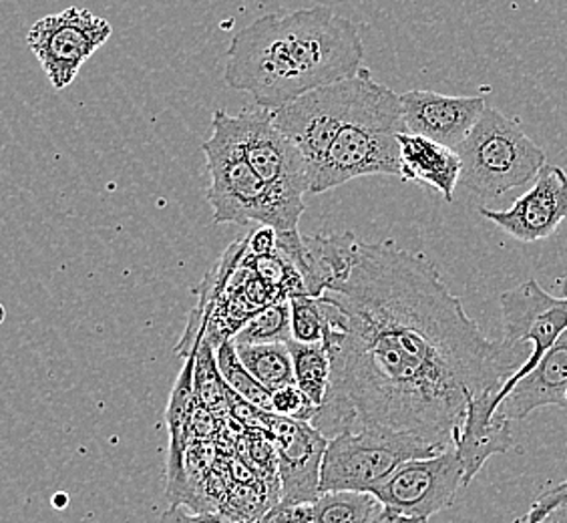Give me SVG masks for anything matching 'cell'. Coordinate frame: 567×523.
Instances as JSON below:
<instances>
[{
	"label": "cell",
	"mask_w": 567,
	"mask_h": 523,
	"mask_svg": "<svg viewBox=\"0 0 567 523\" xmlns=\"http://www.w3.org/2000/svg\"><path fill=\"white\" fill-rule=\"evenodd\" d=\"M231 123L240 137L246 160L272 192L290 226L298 229L308 194L305 155L274 125V111H241L231 115Z\"/></svg>",
	"instance_id": "obj_7"
},
{
	"label": "cell",
	"mask_w": 567,
	"mask_h": 523,
	"mask_svg": "<svg viewBox=\"0 0 567 523\" xmlns=\"http://www.w3.org/2000/svg\"><path fill=\"white\" fill-rule=\"evenodd\" d=\"M493 394L495 392L471 397L463 425L453 441L465 469V488L477 478L489 459L507 453L515 445L512 421L499 413L497 404L493 403Z\"/></svg>",
	"instance_id": "obj_16"
},
{
	"label": "cell",
	"mask_w": 567,
	"mask_h": 523,
	"mask_svg": "<svg viewBox=\"0 0 567 523\" xmlns=\"http://www.w3.org/2000/svg\"><path fill=\"white\" fill-rule=\"evenodd\" d=\"M157 523H240L234 522L228 515H221V513H196L189 512L187 507H184L182 503L177 505H169V510L164 512V515L159 517Z\"/></svg>",
	"instance_id": "obj_30"
},
{
	"label": "cell",
	"mask_w": 567,
	"mask_h": 523,
	"mask_svg": "<svg viewBox=\"0 0 567 523\" xmlns=\"http://www.w3.org/2000/svg\"><path fill=\"white\" fill-rule=\"evenodd\" d=\"M292 338L290 327V300H278L251 315L244 327L231 337L234 345H270L288 342Z\"/></svg>",
	"instance_id": "obj_25"
},
{
	"label": "cell",
	"mask_w": 567,
	"mask_h": 523,
	"mask_svg": "<svg viewBox=\"0 0 567 523\" xmlns=\"http://www.w3.org/2000/svg\"><path fill=\"white\" fill-rule=\"evenodd\" d=\"M206 155L209 187L206 199L214 212V224H240L258 222L272 226L276 232H292L272 192L254 172L240 137L234 130L231 115L216 111L212 117V137L202 145Z\"/></svg>",
	"instance_id": "obj_5"
},
{
	"label": "cell",
	"mask_w": 567,
	"mask_h": 523,
	"mask_svg": "<svg viewBox=\"0 0 567 523\" xmlns=\"http://www.w3.org/2000/svg\"><path fill=\"white\" fill-rule=\"evenodd\" d=\"M330 355L322 435L389 431L445 449L467 401L497 392L532 349L489 340L425 254L359 242L349 273L322 296Z\"/></svg>",
	"instance_id": "obj_1"
},
{
	"label": "cell",
	"mask_w": 567,
	"mask_h": 523,
	"mask_svg": "<svg viewBox=\"0 0 567 523\" xmlns=\"http://www.w3.org/2000/svg\"><path fill=\"white\" fill-rule=\"evenodd\" d=\"M513 523H567V480L544 491Z\"/></svg>",
	"instance_id": "obj_27"
},
{
	"label": "cell",
	"mask_w": 567,
	"mask_h": 523,
	"mask_svg": "<svg viewBox=\"0 0 567 523\" xmlns=\"http://www.w3.org/2000/svg\"><path fill=\"white\" fill-rule=\"evenodd\" d=\"M216 362H218V371L224 382L229 389L238 392L241 399H246L248 403L256 404L258 409L272 413V391L266 389L262 382L256 381L251 377V372L241 365L240 357L236 352V347L229 340L219 342L216 349Z\"/></svg>",
	"instance_id": "obj_24"
},
{
	"label": "cell",
	"mask_w": 567,
	"mask_h": 523,
	"mask_svg": "<svg viewBox=\"0 0 567 523\" xmlns=\"http://www.w3.org/2000/svg\"><path fill=\"white\" fill-rule=\"evenodd\" d=\"M463 478L465 469L457 449L451 445L431 458L404 461L372 493L399 512L431 520L455 502L461 488H465Z\"/></svg>",
	"instance_id": "obj_11"
},
{
	"label": "cell",
	"mask_w": 567,
	"mask_h": 523,
	"mask_svg": "<svg viewBox=\"0 0 567 523\" xmlns=\"http://www.w3.org/2000/svg\"><path fill=\"white\" fill-rule=\"evenodd\" d=\"M503 315V340L515 347L532 349L524 365L513 372L502 389L493 394V403H503L525 375L534 371L547 350L554 347L559 335L567 328V296L546 293L537 280L529 278L499 296Z\"/></svg>",
	"instance_id": "obj_8"
},
{
	"label": "cell",
	"mask_w": 567,
	"mask_h": 523,
	"mask_svg": "<svg viewBox=\"0 0 567 523\" xmlns=\"http://www.w3.org/2000/svg\"><path fill=\"white\" fill-rule=\"evenodd\" d=\"M240 357L241 365L251 372L256 381L262 382L266 389H278L295 382L292 357L286 342L270 345H234Z\"/></svg>",
	"instance_id": "obj_21"
},
{
	"label": "cell",
	"mask_w": 567,
	"mask_h": 523,
	"mask_svg": "<svg viewBox=\"0 0 567 523\" xmlns=\"http://www.w3.org/2000/svg\"><path fill=\"white\" fill-rule=\"evenodd\" d=\"M113 27L87 9H65L47 14L27 33V47L43 66L51 85L63 91L75 81L81 66L110 41Z\"/></svg>",
	"instance_id": "obj_10"
},
{
	"label": "cell",
	"mask_w": 567,
	"mask_h": 523,
	"mask_svg": "<svg viewBox=\"0 0 567 523\" xmlns=\"http://www.w3.org/2000/svg\"><path fill=\"white\" fill-rule=\"evenodd\" d=\"M401 98L406 133L457 150L487 107L483 98H455L435 91H406Z\"/></svg>",
	"instance_id": "obj_14"
},
{
	"label": "cell",
	"mask_w": 567,
	"mask_h": 523,
	"mask_svg": "<svg viewBox=\"0 0 567 523\" xmlns=\"http://www.w3.org/2000/svg\"><path fill=\"white\" fill-rule=\"evenodd\" d=\"M266 433L272 439L278 459L280 500L317 502L320 495V468L328 439L318 429L280 414H268Z\"/></svg>",
	"instance_id": "obj_12"
},
{
	"label": "cell",
	"mask_w": 567,
	"mask_h": 523,
	"mask_svg": "<svg viewBox=\"0 0 567 523\" xmlns=\"http://www.w3.org/2000/svg\"><path fill=\"white\" fill-rule=\"evenodd\" d=\"M290 300V327L292 338L300 342H322L327 330V315L320 298L292 296Z\"/></svg>",
	"instance_id": "obj_26"
},
{
	"label": "cell",
	"mask_w": 567,
	"mask_h": 523,
	"mask_svg": "<svg viewBox=\"0 0 567 523\" xmlns=\"http://www.w3.org/2000/svg\"><path fill=\"white\" fill-rule=\"evenodd\" d=\"M401 98L369 73L349 117L308 175V194H324L367 175L401 177Z\"/></svg>",
	"instance_id": "obj_3"
},
{
	"label": "cell",
	"mask_w": 567,
	"mask_h": 523,
	"mask_svg": "<svg viewBox=\"0 0 567 523\" xmlns=\"http://www.w3.org/2000/svg\"><path fill=\"white\" fill-rule=\"evenodd\" d=\"M429 520L425 517H416V515H409V513L399 512L391 505L381 503V507L372 513L371 520L367 523H426Z\"/></svg>",
	"instance_id": "obj_32"
},
{
	"label": "cell",
	"mask_w": 567,
	"mask_h": 523,
	"mask_svg": "<svg viewBox=\"0 0 567 523\" xmlns=\"http://www.w3.org/2000/svg\"><path fill=\"white\" fill-rule=\"evenodd\" d=\"M441 451L443 449L403 433L344 431L328 439L320 468V493L372 491L404 461L431 458Z\"/></svg>",
	"instance_id": "obj_6"
},
{
	"label": "cell",
	"mask_w": 567,
	"mask_h": 523,
	"mask_svg": "<svg viewBox=\"0 0 567 523\" xmlns=\"http://www.w3.org/2000/svg\"><path fill=\"white\" fill-rule=\"evenodd\" d=\"M286 345L292 357L296 387L320 407L330 381V355L324 342H300L290 338Z\"/></svg>",
	"instance_id": "obj_20"
},
{
	"label": "cell",
	"mask_w": 567,
	"mask_h": 523,
	"mask_svg": "<svg viewBox=\"0 0 567 523\" xmlns=\"http://www.w3.org/2000/svg\"><path fill=\"white\" fill-rule=\"evenodd\" d=\"M369 73L367 66H360L354 75L312 89L274 111V125L305 155L308 175L320 164L328 145L349 117Z\"/></svg>",
	"instance_id": "obj_9"
},
{
	"label": "cell",
	"mask_w": 567,
	"mask_h": 523,
	"mask_svg": "<svg viewBox=\"0 0 567 523\" xmlns=\"http://www.w3.org/2000/svg\"><path fill=\"white\" fill-rule=\"evenodd\" d=\"M359 240L352 232L328 236H302L298 229L278 232L276 248L295 264L305 284L306 296H322L330 284L349 273Z\"/></svg>",
	"instance_id": "obj_15"
},
{
	"label": "cell",
	"mask_w": 567,
	"mask_h": 523,
	"mask_svg": "<svg viewBox=\"0 0 567 523\" xmlns=\"http://www.w3.org/2000/svg\"><path fill=\"white\" fill-rule=\"evenodd\" d=\"M546 407H559L567 411V328L534 371L525 375L507 392L499 404V413L509 421H522Z\"/></svg>",
	"instance_id": "obj_17"
},
{
	"label": "cell",
	"mask_w": 567,
	"mask_h": 523,
	"mask_svg": "<svg viewBox=\"0 0 567 523\" xmlns=\"http://www.w3.org/2000/svg\"><path fill=\"white\" fill-rule=\"evenodd\" d=\"M4 318H7V308H4V305H0V327L4 325Z\"/></svg>",
	"instance_id": "obj_34"
},
{
	"label": "cell",
	"mask_w": 567,
	"mask_h": 523,
	"mask_svg": "<svg viewBox=\"0 0 567 523\" xmlns=\"http://www.w3.org/2000/svg\"><path fill=\"white\" fill-rule=\"evenodd\" d=\"M194 399L209 413L228 414V384L221 379L216 362V350L206 337H199L194 349Z\"/></svg>",
	"instance_id": "obj_23"
},
{
	"label": "cell",
	"mask_w": 567,
	"mask_h": 523,
	"mask_svg": "<svg viewBox=\"0 0 567 523\" xmlns=\"http://www.w3.org/2000/svg\"><path fill=\"white\" fill-rule=\"evenodd\" d=\"M481 216L493 222L513 240L534 244L549 238L567 218V174L559 165L546 164L535 184L507 209L481 207Z\"/></svg>",
	"instance_id": "obj_13"
},
{
	"label": "cell",
	"mask_w": 567,
	"mask_h": 523,
	"mask_svg": "<svg viewBox=\"0 0 567 523\" xmlns=\"http://www.w3.org/2000/svg\"><path fill=\"white\" fill-rule=\"evenodd\" d=\"M455 152L461 160L458 184L481 197L525 186L547 164L546 152L525 135L519 121L493 107L483 110Z\"/></svg>",
	"instance_id": "obj_4"
},
{
	"label": "cell",
	"mask_w": 567,
	"mask_h": 523,
	"mask_svg": "<svg viewBox=\"0 0 567 523\" xmlns=\"http://www.w3.org/2000/svg\"><path fill=\"white\" fill-rule=\"evenodd\" d=\"M312 520H315V502L280 500L254 523H312Z\"/></svg>",
	"instance_id": "obj_29"
},
{
	"label": "cell",
	"mask_w": 567,
	"mask_h": 523,
	"mask_svg": "<svg viewBox=\"0 0 567 523\" xmlns=\"http://www.w3.org/2000/svg\"><path fill=\"white\" fill-rule=\"evenodd\" d=\"M194 352L186 359V367L175 381L167 404V429H169V453H167V500L172 505L187 498L186 451L189 435V413L194 407Z\"/></svg>",
	"instance_id": "obj_19"
},
{
	"label": "cell",
	"mask_w": 567,
	"mask_h": 523,
	"mask_svg": "<svg viewBox=\"0 0 567 523\" xmlns=\"http://www.w3.org/2000/svg\"><path fill=\"white\" fill-rule=\"evenodd\" d=\"M317 411L318 404L312 403L305 392L296 387V382L284 384L272 391V413L310 423Z\"/></svg>",
	"instance_id": "obj_28"
},
{
	"label": "cell",
	"mask_w": 567,
	"mask_h": 523,
	"mask_svg": "<svg viewBox=\"0 0 567 523\" xmlns=\"http://www.w3.org/2000/svg\"><path fill=\"white\" fill-rule=\"evenodd\" d=\"M278 232L272 226H260L248 234V254L251 256H266L272 254L276 248Z\"/></svg>",
	"instance_id": "obj_31"
},
{
	"label": "cell",
	"mask_w": 567,
	"mask_h": 523,
	"mask_svg": "<svg viewBox=\"0 0 567 523\" xmlns=\"http://www.w3.org/2000/svg\"><path fill=\"white\" fill-rule=\"evenodd\" d=\"M381 507L372 491H322L315 502L312 523H367Z\"/></svg>",
	"instance_id": "obj_22"
},
{
	"label": "cell",
	"mask_w": 567,
	"mask_h": 523,
	"mask_svg": "<svg viewBox=\"0 0 567 523\" xmlns=\"http://www.w3.org/2000/svg\"><path fill=\"white\" fill-rule=\"evenodd\" d=\"M364 59L359 27L330 7L264 14L231 37L226 85L278 111L312 89L352 76Z\"/></svg>",
	"instance_id": "obj_2"
},
{
	"label": "cell",
	"mask_w": 567,
	"mask_h": 523,
	"mask_svg": "<svg viewBox=\"0 0 567 523\" xmlns=\"http://www.w3.org/2000/svg\"><path fill=\"white\" fill-rule=\"evenodd\" d=\"M66 503H69V495L66 493H56L55 498H53V505L59 507V510H63Z\"/></svg>",
	"instance_id": "obj_33"
},
{
	"label": "cell",
	"mask_w": 567,
	"mask_h": 523,
	"mask_svg": "<svg viewBox=\"0 0 567 523\" xmlns=\"http://www.w3.org/2000/svg\"><path fill=\"white\" fill-rule=\"evenodd\" d=\"M401 147V180L436 189L447 202L458 184L461 160L457 152L447 145L426 140L423 135L399 133Z\"/></svg>",
	"instance_id": "obj_18"
}]
</instances>
